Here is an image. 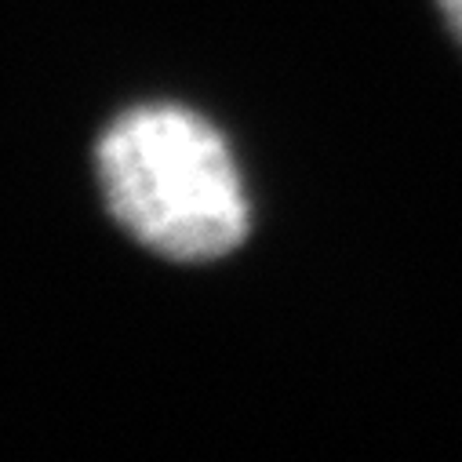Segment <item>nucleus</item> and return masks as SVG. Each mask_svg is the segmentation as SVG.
Instances as JSON below:
<instances>
[{
    "mask_svg": "<svg viewBox=\"0 0 462 462\" xmlns=\"http://www.w3.org/2000/svg\"><path fill=\"white\" fill-rule=\"evenodd\" d=\"M95 168L109 215L164 259H222L252 229L234 153L186 106L150 102L121 113L95 146Z\"/></svg>",
    "mask_w": 462,
    "mask_h": 462,
    "instance_id": "nucleus-1",
    "label": "nucleus"
},
{
    "mask_svg": "<svg viewBox=\"0 0 462 462\" xmlns=\"http://www.w3.org/2000/svg\"><path fill=\"white\" fill-rule=\"evenodd\" d=\"M440 5V15L448 23V30L455 33V41L462 44V0H437Z\"/></svg>",
    "mask_w": 462,
    "mask_h": 462,
    "instance_id": "nucleus-2",
    "label": "nucleus"
}]
</instances>
